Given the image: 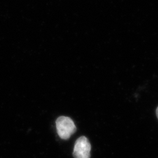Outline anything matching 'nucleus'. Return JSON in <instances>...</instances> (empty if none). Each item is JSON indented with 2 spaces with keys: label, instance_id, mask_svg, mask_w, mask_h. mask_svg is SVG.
<instances>
[{
  "label": "nucleus",
  "instance_id": "1",
  "mask_svg": "<svg viewBox=\"0 0 158 158\" xmlns=\"http://www.w3.org/2000/svg\"><path fill=\"white\" fill-rule=\"evenodd\" d=\"M57 133L61 138L67 140L77 131V127L71 118L65 116L59 117L56 121Z\"/></svg>",
  "mask_w": 158,
  "mask_h": 158
},
{
  "label": "nucleus",
  "instance_id": "2",
  "mask_svg": "<svg viewBox=\"0 0 158 158\" xmlns=\"http://www.w3.org/2000/svg\"><path fill=\"white\" fill-rule=\"evenodd\" d=\"M91 144L85 136H81L77 140L74 146L73 156L75 158H90Z\"/></svg>",
  "mask_w": 158,
  "mask_h": 158
},
{
  "label": "nucleus",
  "instance_id": "3",
  "mask_svg": "<svg viewBox=\"0 0 158 158\" xmlns=\"http://www.w3.org/2000/svg\"><path fill=\"white\" fill-rule=\"evenodd\" d=\"M156 115H157V117L158 118V107H157V110H156Z\"/></svg>",
  "mask_w": 158,
  "mask_h": 158
}]
</instances>
